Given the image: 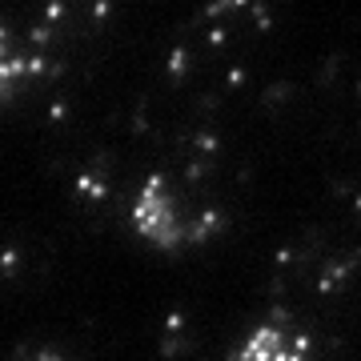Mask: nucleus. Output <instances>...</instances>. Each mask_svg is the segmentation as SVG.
<instances>
[{"mask_svg":"<svg viewBox=\"0 0 361 361\" xmlns=\"http://www.w3.org/2000/svg\"><path fill=\"white\" fill-rule=\"evenodd\" d=\"M133 233L141 237L149 249L157 253H185V249L205 245V237L213 233V217H193L185 213V205L177 201V193L169 189L165 177H149L137 189L133 201Z\"/></svg>","mask_w":361,"mask_h":361,"instance_id":"1","label":"nucleus"},{"mask_svg":"<svg viewBox=\"0 0 361 361\" xmlns=\"http://www.w3.org/2000/svg\"><path fill=\"white\" fill-rule=\"evenodd\" d=\"M20 361H65V357H61L56 349H28V353H25Z\"/></svg>","mask_w":361,"mask_h":361,"instance_id":"3","label":"nucleus"},{"mask_svg":"<svg viewBox=\"0 0 361 361\" xmlns=\"http://www.w3.org/2000/svg\"><path fill=\"white\" fill-rule=\"evenodd\" d=\"M229 361H310V337L289 317H265L237 341Z\"/></svg>","mask_w":361,"mask_h":361,"instance_id":"2","label":"nucleus"}]
</instances>
